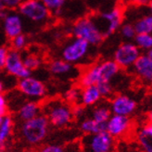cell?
Listing matches in <instances>:
<instances>
[{
    "mask_svg": "<svg viewBox=\"0 0 152 152\" xmlns=\"http://www.w3.org/2000/svg\"><path fill=\"white\" fill-rule=\"evenodd\" d=\"M7 10L4 7L2 2H1V0H0V19H3L5 16H6V14H7Z\"/></svg>",
    "mask_w": 152,
    "mask_h": 152,
    "instance_id": "cell-36",
    "label": "cell"
},
{
    "mask_svg": "<svg viewBox=\"0 0 152 152\" xmlns=\"http://www.w3.org/2000/svg\"><path fill=\"white\" fill-rule=\"evenodd\" d=\"M28 43V38L25 34H20L17 36H15L14 38L10 40V45H11V49L17 50V51H21L23 50Z\"/></svg>",
    "mask_w": 152,
    "mask_h": 152,
    "instance_id": "cell-28",
    "label": "cell"
},
{
    "mask_svg": "<svg viewBox=\"0 0 152 152\" xmlns=\"http://www.w3.org/2000/svg\"><path fill=\"white\" fill-rule=\"evenodd\" d=\"M82 87H72L67 91L65 100L71 105H80Z\"/></svg>",
    "mask_w": 152,
    "mask_h": 152,
    "instance_id": "cell-27",
    "label": "cell"
},
{
    "mask_svg": "<svg viewBox=\"0 0 152 152\" xmlns=\"http://www.w3.org/2000/svg\"><path fill=\"white\" fill-rule=\"evenodd\" d=\"M134 73L145 83H152V60L148 54H141L132 67Z\"/></svg>",
    "mask_w": 152,
    "mask_h": 152,
    "instance_id": "cell-15",
    "label": "cell"
},
{
    "mask_svg": "<svg viewBox=\"0 0 152 152\" xmlns=\"http://www.w3.org/2000/svg\"><path fill=\"white\" fill-rule=\"evenodd\" d=\"M90 45V44L81 38L73 37L62 48L61 58L72 65L80 63L88 55Z\"/></svg>",
    "mask_w": 152,
    "mask_h": 152,
    "instance_id": "cell-7",
    "label": "cell"
},
{
    "mask_svg": "<svg viewBox=\"0 0 152 152\" xmlns=\"http://www.w3.org/2000/svg\"><path fill=\"white\" fill-rule=\"evenodd\" d=\"M18 12L22 18L37 23L45 22L51 14L41 0H24L18 7Z\"/></svg>",
    "mask_w": 152,
    "mask_h": 152,
    "instance_id": "cell-6",
    "label": "cell"
},
{
    "mask_svg": "<svg viewBox=\"0 0 152 152\" xmlns=\"http://www.w3.org/2000/svg\"><path fill=\"white\" fill-rule=\"evenodd\" d=\"M34 152H82V148L79 141H73L65 145H47L39 148Z\"/></svg>",
    "mask_w": 152,
    "mask_h": 152,
    "instance_id": "cell-19",
    "label": "cell"
},
{
    "mask_svg": "<svg viewBox=\"0 0 152 152\" xmlns=\"http://www.w3.org/2000/svg\"><path fill=\"white\" fill-rule=\"evenodd\" d=\"M148 5V10H149V13L152 15V0H149V2L147 4Z\"/></svg>",
    "mask_w": 152,
    "mask_h": 152,
    "instance_id": "cell-39",
    "label": "cell"
},
{
    "mask_svg": "<svg viewBox=\"0 0 152 152\" xmlns=\"http://www.w3.org/2000/svg\"><path fill=\"white\" fill-rule=\"evenodd\" d=\"M136 102L132 97L124 94L113 96L110 102V108L112 114L130 117L136 110Z\"/></svg>",
    "mask_w": 152,
    "mask_h": 152,
    "instance_id": "cell-13",
    "label": "cell"
},
{
    "mask_svg": "<svg viewBox=\"0 0 152 152\" xmlns=\"http://www.w3.org/2000/svg\"><path fill=\"white\" fill-rule=\"evenodd\" d=\"M13 119L9 114L4 116L1 124H0V149L6 148V145L13 131Z\"/></svg>",
    "mask_w": 152,
    "mask_h": 152,
    "instance_id": "cell-20",
    "label": "cell"
},
{
    "mask_svg": "<svg viewBox=\"0 0 152 152\" xmlns=\"http://www.w3.org/2000/svg\"><path fill=\"white\" fill-rule=\"evenodd\" d=\"M4 114H2L1 112H0V124H1V121H2V120H3V118H4Z\"/></svg>",
    "mask_w": 152,
    "mask_h": 152,
    "instance_id": "cell-41",
    "label": "cell"
},
{
    "mask_svg": "<svg viewBox=\"0 0 152 152\" xmlns=\"http://www.w3.org/2000/svg\"><path fill=\"white\" fill-rule=\"evenodd\" d=\"M5 86H6L5 82L0 79V93H3V91L5 90Z\"/></svg>",
    "mask_w": 152,
    "mask_h": 152,
    "instance_id": "cell-38",
    "label": "cell"
},
{
    "mask_svg": "<svg viewBox=\"0 0 152 152\" xmlns=\"http://www.w3.org/2000/svg\"><path fill=\"white\" fill-rule=\"evenodd\" d=\"M135 139L141 152H152V124H145L135 134Z\"/></svg>",
    "mask_w": 152,
    "mask_h": 152,
    "instance_id": "cell-16",
    "label": "cell"
},
{
    "mask_svg": "<svg viewBox=\"0 0 152 152\" xmlns=\"http://www.w3.org/2000/svg\"><path fill=\"white\" fill-rule=\"evenodd\" d=\"M0 72H1V70H0Z\"/></svg>",
    "mask_w": 152,
    "mask_h": 152,
    "instance_id": "cell-43",
    "label": "cell"
},
{
    "mask_svg": "<svg viewBox=\"0 0 152 152\" xmlns=\"http://www.w3.org/2000/svg\"><path fill=\"white\" fill-rule=\"evenodd\" d=\"M73 37L81 38L91 45H97L104 40V34L93 16L83 17L76 20L72 26Z\"/></svg>",
    "mask_w": 152,
    "mask_h": 152,
    "instance_id": "cell-4",
    "label": "cell"
},
{
    "mask_svg": "<svg viewBox=\"0 0 152 152\" xmlns=\"http://www.w3.org/2000/svg\"><path fill=\"white\" fill-rule=\"evenodd\" d=\"M45 4V6L49 10L51 13L59 14L60 10H62L63 6L65 5L66 0H41Z\"/></svg>",
    "mask_w": 152,
    "mask_h": 152,
    "instance_id": "cell-29",
    "label": "cell"
},
{
    "mask_svg": "<svg viewBox=\"0 0 152 152\" xmlns=\"http://www.w3.org/2000/svg\"><path fill=\"white\" fill-rule=\"evenodd\" d=\"M0 112L4 115L7 114V99L3 93H0Z\"/></svg>",
    "mask_w": 152,
    "mask_h": 152,
    "instance_id": "cell-34",
    "label": "cell"
},
{
    "mask_svg": "<svg viewBox=\"0 0 152 152\" xmlns=\"http://www.w3.org/2000/svg\"><path fill=\"white\" fill-rule=\"evenodd\" d=\"M134 27L136 34H152V15L146 14L138 18L134 22Z\"/></svg>",
    "mask_w": 152,
    "mask_h": 152,
    "instance_id": "cell-24",
    "label": "cell"
},
{
    "mask_svg": "<svg viewBox=\"0 0 152 152\" xmlns=\"http://www.w3.org/2000/svg\"><path fill=\"white\" fill-rule=\"evenodd\" d=\"M9 50L10 49L4 47V45H0V70L4 69L7 54H9Z\"/></svg>",
    "mask_w": 152,
    "mask_h": 152,
    "instance_id": "cell-33",
    "label": "cell"
},
{
    "mask_svg": "<svg viewBox=\"0 0 152 152\" xmlns=\"http://www.w3.org/2000/svg\"><path fill=\"white\" fill-rule=\"evenodd\" d=\"M123 1L127 5H132V6H144L147 5L149 0H123Z\"/></svg>",
    "mask_w": 152,
    "mask_h": 152,
    "instance_id": "cell-35",
    "label": "cell"
},
{
    "mask_svg": "<svg viewBox=\"0 0 152 152\" xmlns=\"http://www.w3.org/2000/svg\"><path fill=\"white\" fill-rule=\"evenodd\" d=\"M50 124L43 113L34 119L21 123L20 135L28 146H38L47 138Z\"/></svg>",
    "mask_w": 152,
    "mask_h": 152,
    "instance_id": "cell-3",
    "label": "cell"
},
{
    "mask_svg": "<svg viewBox=\"0 0 152 152\" xmlns=\"http://www.w3.org/2000/svg\"><path fill=\"white\" fill-rule=\"evenodd\" d=\"M124 16V10L120 7H116L109 11L102 12L93 17L97 23H104L101 27V30L106 38L120 29L123 24Z\"/></svg>",
    "mask_w": 152,
    "mask_h": 152,
    "instance_id": "cell-8",
    "label": "cell"
},
{
    "mask_svg": "<svg viewBox=\"0 0 152 152\" xmlns=\"http://www.w3.org/2000/svg\"><path fill=\"white\" fill-rule=\"evenodd\" d=\"M141 56V50L136 47L134 43L124 42L121 44L114 52L113 60L121 69L132 68L137 58Z\"/></svg>",
    "mask_w": 152,
    "mask_h": 152,
    "instance_id": "cell-9",
    "label": "cell"
},
{
    "mask_svg": "<svg viewBox=\"0 0 152 152\" xmlns=\"http://www.w3.org/2000/svg\"><path fill=\"white\" fill-rule=\"evenodd\" d=\"M3 20V30L7 38L11 40L12 38L22 34L23 31V21L19 12L10 10L7 12Z\"/></svg>",
    "mask_w": 152,
    "mask_h": 152,
    "instance_id": "cell-14",
    "label": "cell"
},
{
    "mask_svg": "<svg viewBox=\"0 0 152 152\" xmlns=\"http://www.w3.org/2000/svg\"><path fill=\"white\" fill-rule=\"evenodd\" d=\"M101 98V94L96 86L82 87L80 105L83 106V107H93V106L98 104Z\"/></svg>",
    "mask_w": 152,
    "mask_h": 152,
    "instance_id": "cell-18",
    "label": "cell"
},
{
    "mask_svg": "<svg viewBox=\"0 0 152 152\" xmlns=\"http://www.w3.org/2000/svg\"><path fill=\"white\" fill-rule=\"evenodd\" d=\"M0 152H2V149H0Z\"/></svg>",
    "mask_w": 152,
    "mask_h": 152,
    "instance_id": "cell-42",
    "label": "cell"
},
{
    "mask_svg": "<svg viewBox=\"0 0 152 152\" xmlns=\"http://www.w3.org/2000/svg\"><path fill=\"white\" fill-rule=\"evenodd\" d=\"M96 86H97L98 90H99L102 97L108 98V97H110L112 96L113 87H112L111 83H110V82L99 83H97Z\"/></svg>",
    "mask_w": 152,
    "mask_h": 152,
    "instance_id": "cell-31",
    "label": "cell"
},
{
    "mask_svg": "<svg viewBox=\"0 0 152 152\" xmlns=\"http://www.w3.org/2000/svg\"><path fill=\"white\" fill-rule=\"evenodd\" d=\"M120 31L121 36L125 38L126 40H134V36L136 35L135 29L130 22H126L124 24H121V26L120 27Z\"/></svg>",
    "mask_w": 152,
    "mask_h": 152,
    "instance_id": "cell-30",
    "label": "cell"
},
{
    "mask_svg": "<svg viewBox=\"0 0 152 152\" xmlns=\"http://www.w3.org/2000/svg\"><path fill=\"white\" fill-rule=\"evenodd\" d=\"M24 0H1V2L5 9L7 10H15L21 5Z\"/></svg>",
    "mask_w": 152,
    "mask_h": 152,
    "instance_id": "cell-32",
    "label": "cell"
},
{
    "mask_svg": "<svg viewBox=\"0 0 152 152\" xmlns=\"http://www.w3.org/2000/svg\"><path fill=\"white\" fill-rule=\"evenodd\" d=\"M48 70L52 74L56 76H64L72 72L73 65L65 61L62 58H59L52 60L48 65Z\"/></svg>",
    "mask_w": 152,
    "mask_h": 152,
    "instance_id": "cell-21",
    "label": "cell"
},
{
    "mask_svg": "<svg viewBox=\"0 0 152 152\" xmlns=\"http://www.w3.org/2000/svg\"><path fill=\"white\" fill-rule=\"evenodd\" d=\"M41 113H42V106L34 100H30L22 103V105L19 108L17 111V115H18V119L21 123H23V121L35 118Z\"/></svg>",
    "mask_w": 152,
    "mask_h": 152,
    "instance_id": "cell-17",
    "label": "cell"
},
{
    "mask_svg": "<svg viewBox=\"0 0 152 152\" xmlns=\"http://www.w3.org/2000/svg\"><path fill=\"white\" fill-rule=\"evenodd\" d=\"M121 71L119 65L113 59L104 60L89 66L83 71L79 78V86L86 87L96 86L103 82H110L116 77Z\"/></svg>",
    "mask_w": 152,
    "mask_h": 152,
    "instance_id": "cell-1",
    "label": "cell"
},
{
    "mask_svg": "<svg viewBox=\"0 0 152 152\" xmlns=\"http://www.w3.org/2000/svg\"><path fill=\"white\" fill-rule=\"evenodd\" d=\"M147 54L148 55V57L151 58V60H152V49L151 50H149L148 52H147Z\"/></svg>",
    "mask_w": 152,
    "mask_h": 152,
    "instance_id": "cell-40",
    "label": "cell"
},
{
    "mask_svg": "<svg viewBox=\"0 0 152 152\" xmlns=\"http://www.w3.org/2000/svg\"><path fill=\"white\" fill-rule=\"evenodd\" d=\"M134 43L141 51L152 49V34H136L134 38Z\"/></svg>",
    "mask_w": 152,
    "mask_h": 152,
    "instance_id": "cell-25",
    "label": "cell"
},
{
    "mask_svg": "<svg viewBox=\"0 0 152 152\" xmlns=\"http://www.w3.org/2000/svg\"><path fill=\"white\" fill-rule=\"evenodd\" d=\"M80 130L85 134H95L101 131H106V124H99L92 118L83 119L80 124Z\"/></svg>",
    "mask_w": 152,
    "mask_h": 152,
    "instance_id": "cell-23",
    "label": "cell"
},
{
    "mask_svg": "<svg viewBox=\"0 0 152 152\" xmlns=\"http://www.w3.org/2000/svg\"><path fill=\"white\" fill-rule=\"evenodd\" d=\"M147 120H148V123L152 124V109L148 112V115H147Z\"/></svg>",
    "mask_w": 152,
    "mask_h": 152,
    "instance_id": "cell-37",
    "label": "cell"
},
{
    "mask_svg": "<svg viewBox=\"0 0 152 152\" xmlns=\"http://www.w3.org/2000/svg\"><path fill=\"white\" fill-rule=\"evenodd\" d=\"M4 70L9 75L19 80L31 75V72L24 66L23 61H22L21 53L11 48L9 50Z\"/></svg>",
    "mask_w": 152,
    "mask_h": 152,
    "instance_id": "cell-12",
    "label": "cell"
},
{
    "mask_svg": "<svg viewBox=\"0 0 152 152\" xmlns=\"http://www.w3.org/2000/svg\"><path fill=\"white\" fill-rule=\"evenodd\" d=\"M82 152H115L117 140L107 131L85 134L79 140Z\"/></svg>",
    "mask_w": 152,
    "mask_h": 152,
    "instance_id": "cell-5",
    "label": "cell"
},
{
    "mask_svg": "<svg viewBox=\"0 0 152 152\" xmlns=\"http://www.w3.org/2000/svg\"><path fill=\"white\" fill-rule=\"evenodd\" d=\"M42 113L47 117L50 126L58 129L67 127L74 119L72 106L59 98L45 101L42 105Z\"/></svg>",
    "mask_w": 152,
    "mask_h": 152,
    "instance_id": "cell-2",
    "label": "cell"
},
{
    "mask_svg": "<svg viewBox=\"0 0 152 152\" xmlns=\"http://www.w3.org/2000/svg\"><path fill=\"white\" fill-rule=\"evenodd\" d=\"M133 121L130 117L112 114L106 123V131L116 140L126 137L133 130Z\"/></svg>",
    "mask_w": 152,
    "mask_h": 152,
    "instance_id": "cell-11",
    "label": "cell"
},
{
    "mask_svg": "<svg viewBox=\"0 0 152 152\" xmlns=\"http://www.w3.org/2000/svg\"><path fill=\"white\" fill-rule=\"evenodd\" d=\"M17 87L22 96L30 98L31 100L37 101L44 98L47 95V87L45 83L41 80L31 75L23 79H20Z\"/></svg>",
    "mask_w": 152,
    "mask_h": 152,
    "instance_id": "cell-10",
    "label": "cell"
},
{
    "mask_svg": "<svg viewBox=\"0 0 152 152\" xmlns=\"http://www.w3.org/2000/svg\"><path fill=\"white\" fill-rule=\"evenodd\" d=\"M111 115L112 113L110 108V104L108 105L105 103L95 105L92 112H91V118L99 124H106Z\"/></svg>",
    "mask_w": 152,
    "mask_h": 152,
    "instance_id": "cell-22",
    "label": "cell"
},
{
    "mask_svg": "<svg viewBox=\"0 0 152 152\" xmlns=\"http://www.w3.org/2000/svg\"><path fill=\"white\" fill-rule=\"evenodd\" d=\"M22 61H23L24 66L30 72H33L37 70L38 68H40L42 64V59L40 57H38L34 54H31V53H26V54L22 55Z\"/></svg>",
    "mask_w": 152,
    "mask_h": 152,
    "instance_id": "cell-26",
    "label": "cell"
}]
</instances>
